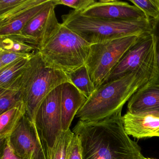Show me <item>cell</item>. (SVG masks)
Masks as SVG:
<instances>
[{"label":"cell","mask_w":159,"mask_h":159,"mask_svg":"<svg viewBox=\"0 0 159 159\" xmlns=\"http://www.w3.org/2000/svg\"><path fill=\"white\" fill-rule=\"evenodd\" d=\"M121 111L99 121L79 120L72 129L83 159H144L141 148L125 131Z\"/></svg>","instance_id":"cell-1"},{"label":"cell","mask_w":159,"mask_h":159,"mask_svg":"<svg viewBox=\"0 0 159 159\" xmlns=\"http://www.w3.org/2000/svg\"><path fill=\"white\" fill-rule=\"evenodd\" d=\"M152 73L139 70L101 85L87 98L76 117L79 120L93 122L121 111L124 105L134 94L148 82Z\"/></svg>","instance_id":"cell-2"},{"label":"cell","mask_w":159,"mask_h":159,"mask_svg":"<svg viewBox=\"0 0 159 159\" xmlns=\"http://www.w3.org/2000/svg\"><path fill=\"white\" fill-rule=\"evenodd\" d=\"M66 82L71 83L68 75L46 66L37 52L24 71L7 88L20 91L25 106L26 115L35 123L36 113L43 99L56 88Z\"/></svg>","instance_id":"cell-3"},{"label":"cell","mask_w":159,"mask_h":159,"mask_svg":"<svg viewBox=\"0 0 159 159\" xmlns=\"http://www.w3.org/2000/svg\"><path fill=\"white\" fill-rule=\"evenodd\" d=\"M62 25L90 44L103 43L132 36L151 32L150 19L110 20L84 15L74 11L62 16Z\"/></svg>","instance_id":"cell-4"},{"label":"cell","mask_w":159,"mask_h":159,"mask_svg":"<svg viewBox=\"0 0 159 159\" xmlns=\"http://www.w3.org/2000/svg\"><path fill=\"white\" fill-rule=\"evenodd\" d=\"M91 45L61 24L55 35L38 52L46 66L67 74L85 65Z\"/></svg>","instance_id":"cell-5"},{"label":"cell","mask_w":159,"mask_h":159,"mask_svg":"<svg viewBox=\"0 0 159 159\" xmlns=\"http://www.w3.org/2000/svg\"><path fill=\"white\" fill-rule=\"evenodd\" d=\"M140 36L91 44L85 66L95 90L104 83L125 52Z\"/></svg>","instance_id":"cell-6"},{"label":"cell","mask_w":159,"mask_h":159,"mask_svg":"<svg viewBox=\"0 0 159 159\" xmlns=\"http://www.w3.org/2000/svg\"><path fill=\"white\" fill-rule=\"evenodd\" d=\"M154 64V41L151 32H149L139 36L125 52L102 85L139 70L153 72Z\"/></svg>","instance_id":"cell-7"},{"label":"cell","mask_w":159,"mask_h":159,"mask_svg":"<svg viewBox=\"0 0 159 159\" xmlns=\"http://www.w3.org/2000/svg\"><path fill=\"white\" fill-rule=\"evenodd\" d=\"M61 94V85L53 90L43 99L35 117V124L47 146L50 157L57 140L63 132Z\"/></svg>","instance_id":"cell-8"},{"label":"cell","mask_w":159,"mask_h":159,"mask_svg":"<svg viewBox=\"0 0 159 159\" xmlns=\"http://www.w3.org/2000/svg\"><path fill=\"white\" fill-rule=\"evenodd\" d=\"M55 4L52 2L33 18L21 32L7 36L39 51L55 35L61 26L56 15Z\"/></svg>","instance_id":"cell-9"},{"label":"cell","mask_w":159,"mask_h":159,"mask_svg":"<svg viewBox=\"0 0 159 159\" xmlns=\"http://www.w3.org/2000/svg\"><path fill=\"white\" fill-rule=\"evenodd\" d=\"M16 153L25 159H50V154L35 123L25 115L10 137Z\"/></svg>","instance_id":"cell-10"},{"label":"cell","mask_w":159,"mask_h":159,"mask_svg":"<svg viewBox=\"0 0 159 159\" xmlns=\"http://www.w3.org/2000/svg\"><path fill=\"white\" fill-rule=\"evenodd\" d=\"M81 12L86 16L106 20L149 19L141 10L135 5L115 0L96 2Z\"/></svg>","instance_id":"cell-11"},{"label":"cell","mask_w":159,"mask_h":159,"mask_svg":"<svg viewBox=\"0 0 159 159\" xmlns=\"http://www.w3.org/2000/svg\"><path fill=\"white\" fill-rule=\"evenodd\" d=\"M125 131L135 138L159 137V112L132 114L127 111L122 117Z\"/></svg>","instance_id":"cell-12"},{"label":"cell","mask_w":159,"mask_h":159,"mask_svg":"<svg viewBox=\"0 0 159 159\" xmlns=\"http://www.w3.org/2000/svg\"><path fill=\"white\" fill-rule=\"evenodd\" d=\"M87 98L71 83L61 84V122L63 132L70 129L72 120Z\"/></svg>","instance_id":"cell-13"},{"label":"cell","mask_w":159,"mask_h":159,"mask_svg":"<svg viewBox=\"0 0 159 159\" xmlns=\"http://www.w3.org/2000/svg\"><path fill=\"white\" fill-rule=\"evenodd\" d=\"M127 110L132 114L159 112V85L147 83L139 88L129 99Z\"/></svg>","instance_id":"cell-14"},{"label":"cell","mask_w":159,"mask_h":159,"mask_svg":"<svg viewBox=\"0 0 159 159\" xmlns=\"http://www.w3.org/2000/svg\"><path fill=\"white\" fill-rule=\"evenodd\" d=\"M52 1L46 0L43 3L33 7L8 22L0 25V36H11L20 33L34 17L52 2Z\"/></svg>","instance_id":"cell-15"},{"label":"cell","mask_w":159,"mask_h":159,"mask_svg":"<svg viewBox=\"0 0 159 159\" xmlns=\"http://www.w3.org/2000/svg\"><path fill=\"white\" fill-rule=\"evenodd\" d=\"M25 106L24 101L16 107L9 110L0 116L1 143L10 137L26 115Z\"/></svg>","instance_id":"cell-16"},{"label":"cell","mask_w":159,"mask_h":159,"mask_svg":"<svg viewBox=\"0 0 159 159\" xmlns=\"http://www.w3.org/2000/svg\"><path fill=\"white\" fill-rule=\"evenodd\" d=\"M67 75L71 83L86 98H88L95 90L85 65Z\"/></svg>","instance_id":"cell-17"},{"label":"cell","mask_w":159,"mask_h":159,"mask_svg":"<svg viewBox=\"0 0 159 159\" xmlns=\"http://www.w3.org/2000/svg\"><path fill=\"white\" fill-rule=\"evenodd\" d=\"M30 59H20L0 70V88H8L26 68Z\"/></svg>","instance_id":"cell-18"},{"label":"cell","mask_w":159,"mask_h":159,"mask_svg":"<svg viewBox=\"0 0 159 159\" xmlns=\"http://www.w3.org/2000/svg\"><path fill=\"white\" fill-rule=\"evenodd\" d=\"M74 134L70 130L62 132L51 152L50 159H66Z\"/></svg>","instance_id":"cell-19"},{"label":"cell","mask_w":159,"mask_h":159,"mask_svg":"<svg viewBox=\"0 0 159 159\" xmlns=\"http://www.w3.org/2000/svg\"><path fill=\"white\" fill-rule=\"evenodd\" d=\"M23 101L20 91L0 88V114L16 107Z\"/></svg>","instance_id":"cell-20"},{"label":"cell","mask_w":159,"mask_h":159,"mask_svg":"<svg viewBox=\"0 0 159 159\" xmlns=\"http://www.w3.org/2000/svg\"><path fill=\"white\" fill-rule=\"evenodd\" d=\"M151 33L154 41V64L153 72L148 84L159 85V17L152 20Z\"/></svg>","instance_id":"cell-21"},{"label":"cell","mask_w":159,"mask_h":159,"mask_svg":"<svg viewBox=\"0 0 159 159\" xmlns=\"http://www.w3.org/2000/svg\"><path fill=\"white\" fill-rule=\"evenodd\" d=\"M0 49L23 53H35V48L8 36H0Z\"/></svg>","instance_id":"cell-22"},{"label":"cell","mask_w":159,"mask_h":159,"mask_svg":"<svg viewBox=\"0 0 159 159\" xmlns=\"http://www.w3.org/2000/svg\"><path fill=\"white\" fill-rule=\"evenodd\" d=\"M46 0H24L23 2L4 14L0 15V25L4 24L33 7L45 2Z\"/></svg>","instance_id":"cell-23"},{"label":"cell","mask_w":159,"mask_h":159,"mask_svg":"<svg viewBox=\"0 0 159 159\" xmlns=\"http://www.w3.org/2000/svg\"><path fill=\"white\" fill-rule=\"evenodd\" d=\"M134 5L139 8L150 19H156L159 17V0H130Z\"/></svg>","instance_id":"cell-24"},{"label":"cell","mask_w":159,"mask_h":159,"mask_svg":"<svg viewBox=\"0 0 159 159\" xmlns=\"http://www.w3.org/2000/svg\"><path fill=\"white\" fill-rule=\"evenodd\" d=\"M34 54L14 52L0 49V70L20 59L31 58Z\"/></svg>","instance_id":"cell-25"},{"label":"cell","mask_w":159,"mask_h":159,"mask_svg":"<svg viewBox=\"0 0 159 159\" xmlns=\"http://www.w3.org/2000/svg\"><path fill=\"white\" fill-rule=\"evenodd\" d=\"M94 0H53L56 6L64 5L73 8L75 11H82L96 2Z\"/></svg>","instance_id":"cell-26"},{"label":"cell","mask_w":159,"mask_h":159,"mask_svg":"<svg viewBox=\"0 0 159 159\" xmlns=\"http://www.w3.org/2000/svg\"><path fill=\"white\" fill-rule=\"evenodd\" d=\"M66 159H83L80 141L75 134L69 148Z\"/></svg>","instance_id":"cell-27"},{"label":"cell","mask_w":159,"mask_h":159,"mask_svg":"<svg viewBox=\"0 0 159 159\" xmlns=\"http://www.w3.org/2000/svg\"><path fill=\"white\" fill-rule=\"evenodd\" d=\"M1 144V159H25L16 153L14 150L10 137L5 139Z\"/></svg>","instance_id":"cell-28"},{"label":"cell","mask_w":159,"mask_h":159,"mask_svg":"<svg viewBox=\"0 0 159 159\" xmlns=\"http://www.w3.org/2000/svg\"><path fill=\"white\" fill-rule=\"evenodd\" d=\"M24 0H0V15L4 14L23 2Z\"/></svg>","instance_id":"cell-29"},{"label":"cell","mask_w":159,"mask_h":159,"mask_svg":"<svg viewBox=\"0 0 159 159\" xmlns=\"http://www.w3.org/2000/svg\"><path fill=\"white\" fill-rule=\"evenodd\" d=\"M144 159H151V158H145Z\"/></svg>","instance_id":"cell-30"}]
</instances>
